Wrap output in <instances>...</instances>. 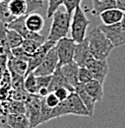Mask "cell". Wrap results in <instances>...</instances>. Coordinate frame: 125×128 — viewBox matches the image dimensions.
Listing matches in <instances>:
<instances>
[{
    "instance_id": "obj_28",
    "label": "cell",
    "mask_w": 125,
    "mask_h": 128,
    "mask_svg": "<svg viewBox=\"0 0 125 128\" xmlns=\"http://www.w3.org/2000/svg\"><path fill=\"white\" fill-rule=\"evenodd\" d=\"M93 76L92 73L90 72V70L87 67H79L78 72V81L81 84H86L91 80H93Z\"/></svg>"
},
{
    "instance_id": "obj_20",
    "label": "cell",
    "mask_w": 125,
    "mask_h": 128,
    "mask_svg": "<svg viewBox=\"0 0 125 128\" xmlns=\"http://www.w3.org/2000/svg\"><path fill=\"white\" fill-rule=\"evenodd\" d=\"M9 11L13 17H20L27 15L28 3L27 0H9Z\"/></svg>"
},
{
    "instance_id": "obj_19",
    "label": "cell",
    "mask_w": 125,
    "mask_h": 128,
    "mask_svg": "<svg viewBox=\"0 0 125 128\" xmlns=\"http://www.w3.org/2000/svg\"><path fill=\"white\" fill-rule=\"evenodd\" d=\"M4 112L7 113H26L27 114V108L24 102L15 100L11 98H7L2 102Z\"/></svg>"
},
{
    "instance_id": "obj_25",
    "label": "cell",
    "mask_w": 125,
    "mask_h": 128,
    "mask_svg": "<svg viewBox=\"0 0 125 128\" xmlns=\"http://www.w3.org/2000/svg\"><path fill=\"white\" fill-rule=\"evenodd\" d=\"M8 3H9V0L0 1V21L6 24L10 23L13 19H15V17H13V15L9 11Z\"/></svg>"
},
{
    "instance_id": "obj_10",
    "label": "cell",
    "mask_w": 125,
    "mask_h": 128,
    "mask_svg": "<svg viewBox=\"0 0 125 128\" xmlns=\"http://www.w3.org/2000/svg\"><path fill=\"white\" fill-rule=\"evenodd\" d=\"M94 59V55L92 54V52L90 50L88 40L86 38L83 42H78L76 44L73 61L77 64L79 67H86Z\"/></svg>"
},
{
    "instance_id": "obj_14",
    "label": "cell",
    "mask_w": 125,
    "mask_h": 128,
    "mask_svg": "<svg viewBox=\"0 0 125 128\" xmlns=\"http://www.w3.org/2000/svg\"><path fill=\"white\" fill-rule=\"evenodd\" d=\"M7 68L10 73H16L20 76L25 77L27 70H28V62L25 60L18 59L14 56H12V54H11L8 59Z\"/></svg>"
},
{
    "instance_id": "obj_9",
    "label": "cell",
    "mask_w": 125,
    "mask_h": 128,
    "mask_svg": "<svg viewBox=\"0 0 125 128\" xmlns=\"http://www.w3.org/2000/svg\"><path fill=\"white\" fill-rule=\"evenodd\" d=\"M55 44H56V42L46 40L44 44H40V46L38 48V50L34 54H32L29 61H28V70H27L26 75L31 73V72H34L36 70V68L42 63V61L46 57L47 52L53 46H55Z\"/></svg>"
},
{
    "instance_id": "obj_24",
    "label": "cell",
    "mask_w": 125,
    "mask_h": 128,
    "mask_svg": "<svg viewBox=\"0 0 125 128\" xmlns=\"http://www.w3.org/2000/svg\"><path fill=\"white\" fill-rule=\"evenodd\" d=\"M24 88L29 94H36L38 85H36V76L34 72H31L25 76L24 79Z\"/></svg>"
},
{
    "instance_id": "obj_16",
    "label": "cell",
    "mask_w": 125,
    "mask_h": 128,
    "mask_svg": "<svg viewBox=\"0 0 125 128\" xmlns=\"http://www.w3.org/2000/svg\"><path fill=\"white\" fill-rule=\"evenodd\" d=\"M84 86H85L86 91L94 98L96 102H98L102 100L104 96V84L102 83L93 79L90 82L84 84Z\"/></svg>"
},
{
    "instance_id": "obj_26",
    "label": "cell",
    "mask_w": 125,
    "mask_h": 128,
    "mask_svg": "<svg viewBox=\"0 0 125 128\" xmlns=\"http://www.w3.org/2000/svg\"><path fill=\"white\" fill-rule=\"evenodd\" d=\"M44 44V42H40L38 40H30V38H24L21 46L24 48L25 51H27L29 54H34L38 48L40 46V44Z\"/></svg>"
},
{
    "instance_id": "obj_38",
    "label": "cell",
    "mask_w": 125,
    "mask_h": 128,
    "mask_svg": "<svg viewBox=\"0 0 125 128\" xmlns=\"http://www.w3.org/2000/svg\"><path fill=\"white\" fill-rule=\"evenodd\" d=\"M116 3V7L125 13V0H114Z\"/></svg>"
},
{
    "instance_id": "obj_18",
    "label": "cell",
    "mask_w": 125,
    "mask_h": 128,
    "mask_svg": "<svg viewBox=\"0 0 125 128\" xmlns=\"http://www.w3.org/2000/svg\"><path fill=\"white\" fill-rule=\"evenodd\" d=\"M74 91H75V92L77 93V95L80 96V98H81V100H82V102H84L85 106H86V108H88V110L90 112L91 115H94L96 102H94V98L89 95V93L86 91L84 84L79 83L78 85L75 87Z\"/></svg>"
},
{
    "instance_id": "obj_15",
    "label": "cell",
    "mask_w": 125,
    "mask_h": 128,
    "mask_svg": "<svg viewBox=\"0 0 125 128\" xmlns=\"http://www.w3.org/2000/svg\"><path fill=\"white\" fill-rule=\"evenodd\" d=\"M26 26L31 32H40L44 27V19L38 13H31L26 16Z\"/></svg>"
},
{
    "instance_id": "obj_1",
    "label": "cell",
    "mask_w": 125,
    "mask_h": 128,
    "mask_svg": "<svg viewBox=\"0 0 125 128\" xmlns=\"http://www.w3.org/2000/svg\"><path fill=\"white\" fill-rule=\"evenodd\" d=\"M86 40H88L90 50L96 59H106L114 48L111 42L98 26L90 30L87 34Z\"/></svg>"
},
{
    "instance_id": "obj_6",
    "label": "cell",
    "mask_w": 125,
    "mask_h": 128,
    "mask_svg": "<svg viewBox=\"0 0 125 128\" xmlns=\"http://www.w3.org/2000/svg\"><path fill=\"white\" fill-rule=\"evenodd\" d=\"M42 98L36 94H31L28 100L25 102L27 115L30 121V128H36L40 125V108H42Z\"/></svg>"
},
{
    "instance_id": "obj_13",
    "label": "cell",
    "mask_w": 125,
    "mask_h": 128,
    "mask_svg": "<svg viewBox=\"0 0 125 128\" xmlns=\"http://www.w3.org/2000/svg\"><path fill=\"white\" fill-rule=\"evenodd\" d=\"M124 15V12L118 9L117 7L108 9L100 14V20L102 21V24L104 25H112L116 23H120Z\"/></svg>"
},
{
    "instance_id": "obj_4",
    "label": "cell",
    "mask_w": 125,
    "mask_h": 128,
    "mask_svg": "<svg viewBox=\"0 0 125 128\" xmlns=\"http://www.w3.org/2000/svg\"><path fill=\"white\" fill-rule=\"evenodd\" d=\"M90 20L87 18L84 10L81 6L77 7L74 10V14L72 16L71 26H70V34L71 38L78 44L83 42L87 36V30L90 25Z\"/></svg>"
},
{
    "instance_id": "obj_27",
    "label": "cell",
    "mask_w": 125,
    "mask_h": 128,
    "mask_svg": "<svg viewBox=\"0 0 125 128\" xmlns=\"http://www.w3.org/2000/svg\"><path fill=\"white\" fill-rule=\"evenodd\" d=\"M51 112L52 108H49L46 104L44 98H42V108H40V124L46 123L47 121L51 120Z\"/></svg>"
},
{
    "instance_id": "obj_34",
    "label": "cell",
    "mask_w": 125,
    "mask_h": 128,
    "mask_svg": "<svg viewBox=\"0 0 125 128\" xmlns=\"http://www.w3.org/2000/svg\"><path fill=\"white\" fill-rule=\"evenodd\" d=\"M44 100L46 104L49 108H55L56 106H58V104L60 102L59 98L55 96V94H54L53 92H50L46 98H44Z\"/></svg>"
},
{
    "instance_id": "obj_37",
    "label": "cell",
    "mask_w": 125,
    "mask_h": 128,
    "mask_svg": "<svg viewBox=\"0 0 125 128\" xmlns=\"http://www.w3.org/2000/svg\"><path fill=\"white\" fill-rule=\"evenodd\" d=\"M49 93H50V92H49L48 88H42V89H40V90L38 91L36 95L40 96V98H46Z\"/></svg>"
},
{
    "instance_id": "obj_22",
    "label": "cell",
    "mask_w": 125,
    "mask_h": 128,
    "mask_svg": "<svg viewBox=\"0 0 125 128\" xmlns=\"http://www.w3.org/2000/svg\"><path fill=\"white\" fill-rule=\"evenodd\" d=\"M92 2H93L92 14L94 16H100L102 12L116 7V3L114 0H92Z\"/></svg>"
},
{
    "instance_id": "obj_32",
    "label": "cell",
    "mask_w": 125,
    "mask_h": 128,
    "mask_svg": "<svg viewBox=\"0 0 125 128\" xmlns=\"http://www.w3.org/2000/svg\"><path fill=\"white\" fill-rule=\"evenodd\" d=\"M52 75L46 76H36V85H38V91L42 88H48ZM38 93V92H36Z\"/></svg>"
},
{
    "instance_id": "obj_3",
    "label": "cell",
    "mask_w": 125,
    "mask_h": 128,
    "mask_svg": "<svg viewBox=\"0 0 125 128\" xmlns=\"http://www.w3.org/2000/svg\"><path fill=\"white\" fill-rule=\"evenodd\" d=\"M51 18H52V22L49 29L47 40L58 42L62 38L67 36L70 31L72 14L68 13L67 11H62L58 9L55 11V13Z\"/></svg>"
},
{
    "instance_id": "obj_12",
    "label": "cell",
    "mask_w": 125,
    "mask_h": 128,
    "mask_svg": "<svg viewBox=\"0 0 125 128\" xmlns=\"http://www.w3.org/2000/svg\"><path fill=\"white\" fill-rule=\"evenodd\" d=\"M63 76L67 82L75 89V87L79 84L78 81V72H79V66L75 63L74 61H71L69 63H66L61 66H58Z\"/></svg>"
},
{
    "instance_id": "obj_7",
    "label": "cell",
    "mask_w": 125,
    "mask_h": 128,
    "mask_svg": "<svg viewBox=\"0 0 125 128\" xmlns=\"http://www.w3.org/2000/svg\"><path fill=\"white\" fill-rule=\"evenodd\" d=\"M58 63H59L58 55H57L55 46H53L47 52V54L44 58V60L42 61V63L36 68L34 73L36 76L52 75L54 73V71L57 69Z\"/></svg>"
},
{
    "instance_id": "obj_40",
    "label": "cell",
    "mask_w": 125,
    "mask_h": 128,
    "mask_svg": "<svg viewBox=\"0 0 125 128\" xmlns=\"http://www.w3.org/2000/svg\"><path fill=\"white\" fill-rule=\"evenodd\" d=\"M4 112V108H3V104H2V102L0 100V115Z\"/></svg>"
},
{
    "instance_id": "obj_31",
    "label": "cell",
    "mask_w": 125,
    "mask_h": 128,
    "mask_svg": "<svg viewBox=\"0 0 125 128\" xmlns=\"http://www.w3.org/2000/svg\"><path fill=\"white\" fill-rule=\"evenodd\" d=\"M27 3H28L27 15L34 13L44 7V0H27Z\"/></svg>"
},
{
    "instance_id": "obj_5",
    "label": "cell",
    "mask_w": 125,
    "mask_h": 128,
    "mask_svg": "<svg viewBox=\"0 0 125 128\" xmlns=\"http://www.w3.org/2000/svg\"><path fill=\"white\" fill-rule=\"evenodd\" d=\"M76 42L73 40V38H69L67 36L62 38L55 44V49L58 55L59 63L58 66H61L66 63H69L73 61L74 58V52L76 48Z\"/></svg>"
},
{
    "instance_id": "obj_2",
    "label": "cell",
    "mask_w": 125,
    "mask_h": 128,
    "mask_svg": "<svg viewBox=\"0 0 125 128\" xmlns=\"http://www.w3.org/2000/svg\"><path fill=\"white\" fill-rule=\"evenodd\" d=\"M69 114L79 115V116H92L75 91L70 93L69 96L66 100H61L58 104V106L52 108L51 119L59 118L61 116Z\"/></svg>"
},
{
    "instance_id": "obj_36",
    "label": "cell",
    "mask_w": 125,
    "mask_h": 128,
    "mask_svg": "<svg viewBox=\"0 0 125 128\" xmlns=\"http://www.w3.org/2000/svg\"><path fill=\"white\" fill-rule=\"evenodd\" d=\"M0 128H11L9 123V113L6 112L0 115Z\"/></svg>"
},
{
    "instance_id": "obj_17",
    "label": "cell",
    "mask_w": 125,
    "mask_h": 128,
    "mask_svg": "<svg viewBox=\"0 0 125 128\" xmlns=\"http://www.w3.org/2000/svg\"><path fill=\"white\" fill-rule=\"evenodd\" d=\"M59 87H66L70 91L74 92V88L67 82V80L65 79V77L63 76V74L61 73L59 67H57V69L52 74V77H51V81H50L48 90H49V92H53V91H55Z\"/></svg>"
},
{
    "instance_id": "obj_41",
    "label": "cell",
    "mask_w": 125,
    "mask_h": 128,
    "mask_svg": "<svg viewBox=\"0 0 125 128\" xmlns=\"http://www.w3.org/2000/svg\"><path fill=\"white\" fill-rule=\"evenodd\" d=\"M0 1H6V0H0Z\"/></svg>"
},
{
    "instance_id": "obj_35",
    "label": "cell",
    "mask_w": 125,
    "mask_h": 128,
    "mask_svg": "<svg viewBox=\"0 0 125 128\" xmlns=\"http://www.w3.org/2000/svg\"><path fill=\"white\" fill-rule=\"evenodd\" d=\"M53 93L55 94V96H57L58 98H59V100L61 102V100H66L69 95H70V93H72V91H70L68 88H66V87H59V88H57L55 91H53Z\"/></svg>"
},
{
    "instance_id": "obj_29",
    "label": "cell",
    "mask_w": 125,
    "mask_h": 128,
    "mask_svg": "<svg viewBox=\"0 0 125 128\" xmlns=\"http://www.w3.org/2000/svg\"><path fill=\"white\" fill-rule=\"evenodd\" d=\"M63 2H64V0H48V5H47L46 10L47 18L50 19L53 16L55 11L58 10L61 5H63Z\"/></svg>"
},
{
    "instance_id": "obj_23",
    "label": "cell",
    "mask_w": 125,
    "mask_h": 128,
    "mask_svg": "<svg viewBox=\"0 0 125 128\" xmlns=\"http://www.w3.org/2000/svg\"><path fill=\"white\" fill-rule=\"evenodd\" d=\"M6 36H7V42H8V44L10 48H15L18 46H21L23 40H24V38L19 34L18 32H16L12 29H7V32H6Z\"/></svg>"
},
{
    "instance_id": "obj_8",
    "label": "cell",
    "mask_w": 125,
    "mask_h": 128,
    "mask_svg": "<svg viewBox=\"0 0 125 128\" xmlns=\"http://www.w3.org/2000/svg\"><path fill=\"white\" fill-rule=\"evenodd\" d=\"M100 29L111 42L114 48H118L125 44V32L122 29L120 23L112 25H100Z\"/></svg>"
},
{
    "instance_id": "obj_30",
    "label": "cell",
    "mask_w": 125,
    "mask_h": 128,
    "mask_svg": "<svg viewBox=\"0 0 125 128\" xmlns=\"http://www.w3.org/2000/svg\"><path fill=\"white\" fill-rule=\"evenodd\" d=\"M11 54L12 56H14L18 59H21V60H25V61H29L30 57H31V54H29L27 51L24 50V48L22 46H18V48H12L11 49Z\"/></svg>"
},
{
    "instance_id": "obj_39",
    "label": "cell",
    "mask_w": 125,
    "mask_h": 128,
    "mask_svg": "<svg viewBox=\"0 0 125 128\" xmlns=\"http://www.w3.org/2000/svg\"><path fill=\"white\" fill-rule=\"evenodd\" d=\"M120 25H121L122 29L124 30V32H125V13H124V15H123V18H122L121 22H120Z\"/></svg>"
},
{
    "instance_id": "obj_11",
    "label": "cell",
    "mask_w": 125,
    "mask_h": 128,
    "mask_svg": "<svg viewBox=\"0 0 125 128\" xmlns=\"http://www.w3.org/2000/svg\"><path fill=\"white\" fill-rule=\"evenodd\" d=\"M90 72L92 73V76L94 80H98L100 83H104V81L108 74V63L106 59H96L86 66Z\"/></svg>"
},
{
    "instance_id": "obj_33",
    "label": "cell",
    "mask_w": 125,
    "mask_h": 128,
    "mask_svg": "<svg viewBox=\"0 0 125 128\" xmlns=\"http://www.w3.org/2000/svg\"><path fill=\"white\" fill-rule=\"evenodd\" d=\"M82 0H64L63 5L66 9V11L70 14H72L74 12V10L80 6Z\"/></svg>"
},
{
    "instance_id": "obj_21",
    "label": "cell",
    "mask_w": 125,
    "mask_h": 128,
    "mask_svg": "<svg viewBox=\"0 0 125 128\" xmlns=\"http://www.w3.org/2000/svg\"><path fill=\"white\" fill-rule=\"evenodd\" d=\"M11 128H30L29 117L26 113H9Z\"/></svg>"
}]
</instances>
